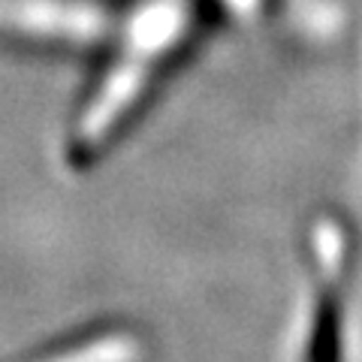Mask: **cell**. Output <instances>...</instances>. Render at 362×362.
I'll list each match as a JSON object with an SVG mask.
<instances>
[{
    "label": "cell",
    "instance_id": "obj_1",
    "mask_svg": "<svg viewBox=\"0 0 362 362\" xmlns=\"http://www.w3.org/2000/svg\"><path fill=\"white\" fill-rule=\"evenodd\" d=\"M305 362H341V308L332 296L317 305Z\"/></svg>",
    "mask_w": 362,
    "mask_h": 362
},
{
    "label": "cell",
    "instance_id": "obj_2",
    "mask_svg": "<svg viewBox=\"0 0 362 362\" xmlns=\"http://www.w3.org/2000/svg\"><path fill=\"white\" fill-rule=\"evenodd\" d=\"M314 242H317V259L323 266L326 278H338L344 272L347 263V233L338 221H320L314 230Z\"/></svg>",
    "mask_w": 362,
    "mask_h": 362
}]
</instances>
